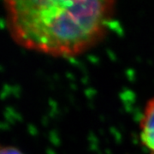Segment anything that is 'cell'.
<instances>
[{
    "label": "cell",
    "instance_id": "1",
    "mask_svg": "<svg viewBox=\"0 0 154 154\" xmlns=\"http://www.w3.org/2000/svg\"><path fill=\"white\" fill-rule=\"evenodd\" d=\"M116 5L112 0L7 1V25L22 47L68 58L85 53L105 38Z\"/></svg>",
    "mask_w": 154,
    "mask_h": 154
},
{
    "label": "cell",
    "instance_id": "2",
    "mask_svg": "<svg viewBox=\"0 0 154 154\" xmlns=\"http://www.w3.org/2000/svg\"><path fill=\"white\" fill-rule=\"evenodd\" d=\"M140 140L150 154H154V97L145 105L140 119Z\"/></svg>",
    "mask_w": 154,
    "mask_h": 154
},
{
    "label": "cell",
    "instance_id": "3",
    "mask_svg": "<svg viewBox=\"0 0 154 154\" xmlns=\"http://www.w3.org/2000/svg\"><path fill=\"white\" fill-rule=\"evenodd\" d=\"M0 154H23L19 151L18 149L15 148V147H11V146H8V147H2L0 148Z\"/></svg>",
    "mask_w": 154,
    "mask_h": 154
}]
</instances>
